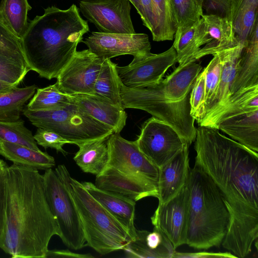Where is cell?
<instances>
[{
	"label": "cell",
	"mask_w": 258,
	"mask_h": 258,
	"mask_svg": "<svg viewBox=\"0 0 258 258\" xmlns=\"http://www.w3.org/2000/svg\"><path fill=\"white\" fill-rule=\"evenodd\" d=\"M205 67V111L213 100L219 84L221 62L218 52Z\"/></svg>",
	"instance_id": "cell-38"
},
{
	"label": "cell",
	"mask_w": 258,
	"mask_h": 258,
	"mask_svg": "<svg viewBox=\"0 0 258 258\" xmlns=\"http://www.w3.org/2000/svg\"><path fill=\"white\" fill-rule=\"evenodd\" d=\"M73 101L70 95L61 92L56 83L43 88H37L26 108L32 111L58 109Z\"/></svg>",
	"instance_id": "cell-33"
},
{
	"label": "cell",
	"mask_w": 258,
	"mask_h": 258,
	"mask_svg": "<svg viewBox=\"0 0 258 258\" xmlns=\"http://www.w3.org/2000/svg\"><path fill=\"white\" fill-rule=\"evenodd\" d=\"M73 103L95 119L120 133L126 124L127 114L122 107L94 94L70 95Z\"/></svg>",
	"instance_id": "cell-19"
},
{
	"label": "cell",
	"mask_w": 258,
	"mask_h": 258,
	"mask_svg": "<svg viewBox=\"0 0 258 258\" xmlns=\"http://www.w3.org/2000/svg\"><path fill=\"white\" fill-rule=\"evenodd\" d=\"M24 115L37 127L51 130L73 144L109 137L113 130L98 121L72 103L63 107L32 111L24 109Z\"/></svg>",
	"instance_id": "cell-8"
},
{
	"label": "cell",
	"mask_w": 258,
	"mask_h": 258,
	"mask_svg": "<svg viewBox=\"0 0 258 258\" xmlns=\"http://www.w3.org/2000/svg\"><path fill=\"white\" fill-rule=\"evenodd\" d=\"M81 42L92 52L103 59L129 54L134 56L131 62L135 63L152 54L148 35L145 33L92 32Z\"/></svg>",
	"instance_id": "cell-12"
},
{
	"label": "cell",
	"mask_w": 258,
	"mask_h": 258,
	"mask_svg": "<svg viewBox=\"0 0 258 258\" xmlns=\"http://www.w3.org/2000/svg\"><path fill=\"white\" fill-rule=\"evenodd\" d=\"M202 70V67L195 62L177 67L159 82L165 97L173 102L184 99L190 94L196 78Z\"/></svg>",
	"instance_id": "cell-24"
},
{
	"label": "cell",
	"mask_w": 258,
	"mask_h": 258,
	"mask_svg": "<svg viewBox=\"0 0 258 258\" xmlns=\"http://www.w3.org/2000/svg\"><path fill=\"white\" fill-rule=\"evenodd\" d=\"M199 21L190 28L174 34L172 46L176 52V61L179 63L178 67H182L190 62H196L194 57L198 51L196 37Z\"/></svg>",
	"instance_id": "cell-35"
},
{
	"label": "cell",
	"mask_w": 258,
	"mask_h": 258,
	"mask_svg": "<svg viewBox=\"0 0 258 258\" xmlns=\"http://www.w3.org/2000/svg\"><path fill=\"white\" fill-rule=\"evenodd\" d=\"M229 20L237 40L245 44L258 23V0H234Z\"/></svg>",
	"instance_id": "cell-27"
},
{
	"label": "cell",
	"mask_w": 258,
	"mask_h": 258,
	"mask_svg": "<svg viewBox=\"0 0 258 258\" xmlns=\"http://www.w3.org/2000/svg\"><path fill=\"white\" fill-rule=\"evenodd\" d=\"M159 82L130 88L120 84V96L123 109L145 111L170 125L189 145L195 141L197 128L190 115L189 94L178 102L168 100Z\"/></svg>",
	"instance_id": "cell-7"
},
{
	"label": "cell",
	"mask_w": 258,
	"mask_h": 258,
	"mask_svg": "<svg viewBox=\"0 0 258 258\" xmlns=\"http://www.w3.org/2000/svg\"><path fill=\"white\" fill-rule=\"evenodd\" d=\"M190 257V258H207V257H237L230 252H212L200 251L197 252H179L175 251L173 258Z\"/></svg>",
	"instance_id": "cell-43"
},
{
	"label": "cell",
	"mask_w": 258,
	"mask_h": 258,
	"mask_svg": "<svg viewBox=\"0 0 258 258\" xmlns=\"http://www.w3.org/2000/svg\"><path fill=\"white\" fill-rule=\"evenodd\" d=\"M194 142L195 165L215 183L230 215L221 244L245 257L258 237V153L208 126L197 128Z\"/></svg>",
	"instance_id": "cell-1"
},
{
	"label": "cell",
	"mask_w": 258,
	"mask_h": 258,
	"mask_svg": "<svg viewBox=\"0 0 258 258\" xmlns=\"http://www.w3.org/2000/svg\"><path fill=\"white\" fill-rule=\"evenodd\" d=\"M209 127L222 131L258 153V106L253 102L241 99L232 102L213 119Z\"/></svg>",
	"instance_id": "cell-10"
},
{
	"label": "cell",
	"mask_w": 258,
	"mask_h": 258,
	"mask_svg": "<svg viewBox=\"0 0 258 258\" xmlns=\"http://www.w3.org/2000/svg\"><path fill=\"white\" fill-rule=\"evenodd\" d=\"M189 198L187 181L175 197L164 204H159L151 217L154 226L165 234L175 249L186 244Z\"/></svg>",
	"instance_id": "cell-15"
},
{
	"label": "cell",
	"mask_w": 258,
	"mask_h": 258,
	"mask_svg": "<svg viewBox=\"0 0 258 258\" xmlns=\"http://www.w3.org/2000/svg\"><path fill=\"white\" fill-rule=\"evenodd\" d=\"M108 137L90 141L78 146L73 159L85 173L96 176L105 168L108 160Z\"/></svg>",
	"instance_id": "cell-26"
},
{
	"label": "cell",
	"mask_w": 258,
	"mask_h": 258,
	"mask_svg": "<svg viewBox=\"0 0 258 258\" xmlns=\"http://www.w3.org/2000/svg\"><path fill=\"white\" fill-rule=\"evenodd\" d=\"M189 146L185 144L176 155L159 168V204L173 198L187 182L190 168Z\"/></svg>",
	"instance_id": "cell-18"
},
{
	"label": "cell",
	"mask_w": 258,
	"mask_h": 258,
	"mask_svg": "<svg viewBox=\"0 0 258 258\" xmlns=\"http://www.w3.org/2000/svg\"><path fill=\"white\" fill-rule=\"evenodd\" d=\"M79 10L100 32L135 33L128 0H81Z\"/></svg>",
	"instance_id": "cell-13"
},
{
	"label": "cell",
	"mask_w": 258,
	"mask_h": 258,
	"mask_svg": "<svg viewBox=\"0 0 258 258\" xmlns=\"http://www.w3.org/2000/svg\"><path fill=\"white\" fill-rule=\"evenodd\" d=\"M0 55L27 66L22 50L21 40L14 35L1 21Z\"/></svg>",
	"instance_id": "cell-36"
},
{
	"label": "cell",
	"mask_w": 258,
	"mask_h": 258,
	"mask_svg": "<svg viewBox=\"0 0 258 258\" xmlns=\"http://www.w3.org/2000/svg\"><path fill=\"white\" fill-rule=\"evenodd\" d=\"M33 85L23 88L17 86L0 93V121H15L20 118L25 103L37 90Z\"/></svg>",
	"instance_id": "cell-29"
},
{
	"label": "cell",
	"mask_w": 258,
	"mask_h": 258,
	"mask_svg": "<svg viewBox=\"0 0 258 258\" xmlns=\"http://www.w3.org/2000/svg\"><path fill=\"white\" fill-rule=\"evenodd\" d=\"M205 68L196 78L189 94L190 115L198 123L203 119L205 111Z\"/></svg>",
	"instance_id": "cell-37"
},
{
	"label": "cell",
	"mask_w": 258,
	"mask_h": 258,
	"mask_svg": "<svg viewBox=\"0 0 258 258\" xmlns=\"http://www.w3.org/2000/svg\"><path fill=\"white\" fill-rule=\"evenodd\" d=\"M255 86H258V23L242 50L230 97L243 89Z\"/></svg>",
	"instance_id": "cell-22"
},
{
	"label": "cell",
	"mask_w": 258,
	"mask_h": 258,
	"mask_svg": "<svg viewBox=\"0 0 258 258\" xmlns=\"http://www.w3.org/2000/svg\"><path fill=\"white\" fill-rule=\"evenodd\" d=\"M6 223L0 248L13 258H46L49 241L59 236L46 199L43 175L13 164L7 171Z\"/></svg>",
	"instance_id": "cell-2"
},
{
	"label": "cell",
	"mask_w": 258,
	"mask_h": 258,
	"mask_svg": "<svg viewBox=\"0 0 258 258\" xmlns=\"http://www.w3.org/2000/svg\"><path fill=\"white\" fill-rule=\"evenodd\" d=\"M8 166L0 159V243L2 240L6 223L7 199V171Z\"/></svg>",
	"instance_id": "cell-41"
},
{
	"label": "cell",
	"mask_w": 258,
	"mask_h": 258,
	"mask_svg": "<svg viewBox=\"0 0 258 258\" xmlns=\"http://www.w3.org/2000/svg\"><path fill=\"white\" fill-rule=\"evenodd\" d=\"M176 249L158 227L152 231L136 230V236L123 249L127 257L173 258Z\"/></svg>",
	"instance_id": "cell-20"
},
{
	"label": "cell",
	"mask_w": 258,
	"mask_h": 258,
	"mask_svg": "<svg viewBox=\"0 0 258 258\" xmlns=\"http://www.w3.org/2000/svg\"><path fill=\"white\" fill-rule=\"evenodd\" d=\"M46 257H70V258H92L90 254H81L75 253L69 249L48 250Z\"/></svg>",
	"instance_id": "cell-45"
},
{
	"label": "cell",
	"mask_w": 258,
	"mask_h": 258,
	"mask_svg": "<svg viewBox=\"0 0 258 258\" xmlns=\"http://www.w3.org/2000/svg\"><path fill=\"white\" fill-rule=\"evenodd\" d=\"M244 44L239 42L236 45L218 52L221 62L219 84L213 100L207 108L204 117L199 122L214 114L229 99L236 74L237 62Z\"/></svg>",
	"instance_id": "cell-23"
},
{
	"label": "cell",
	"mask_w": 258,
	"mask_h": 258,
	"mask_svg": "<svg viewBox=\"0 0 258 258\" xmlns=\"http://www.w3.org/2000/svg\"><path fill=\"white\" fill-rule=\"evenodd\" d=\"M239 42L230 20L215 14H203L198 24L196 37L198 51L194 60L207 55H214Z\"/></svg>",
	"instance_id": "cell-17"
},
{
	"label": "cell",
	"mask_w": 258,
	"mask_h": 258,
	"mask_svg": "<svg viewBox=\"0 0 258 258\" xmlns=\"http://www.w3.org/2000/svg\"><path fill=\"white\" fill-rule=\"evenodd\" d=\"M136 142L141 152L158 168L187 144L170 125L153 116L142 124Z\"/></svg>",
	"instance_id": "cell-11"
},
{
	"label": "cell",
	"mask_w": 258,
	"mask_h": 258,
	"mask_svg": "<svg viewBox=\"0 0 258 258\" xmlns=\"http://www.w3.org/2000/svg\"><path fill=\"white\" fill-rule=\"evenodd\" d=\"M103 60L88 49L76 51L56 78L58 89L69 95L94 94V84Z\"/></svg>",
	"instance_id": "cell-14"
},
{
	"label": "cell",
	"mask_w": 258,
	"mask_h": 258,
	"mask_svg": "<svg viewBox=\"0 0 258 258\" xmlns=\"http://www.w3.org/2000/svg\"><path fill=\"white\" fill-rule=\"evenodd\" d=\"M89 194L126 230L131 239L136 236L134 224L136 201L122 195L101 189L91 182H82Z\"/></svg>",
	"instance_id": "cell-21"
},
{
	"label": "cell",
	"mask_w": 258,
	"mask_h": 258,
	"mask_svg": "<svg viewBox=\"0 0 258 258\" xmlns=\"http://www.w3.org/2000/svg\"><path fill=\"white\" fill-rule=\"evenodd\" d=\"M30 71L27 66L0 55V80L18 86Z\"/></svg>",
	"instance_id": "cell-39"
},
{
	"label": "cell",
	"mask_w": 258,
	"mask_h": 258,
	"mask_svg": "<svg viewBox=\"0 0 258 258\" xmlns=\"http://www.w3.org/2000/svg\"><path fill=\"white\" fill-rule=\"evenodd\" d=\"M176 52L172 46L165 51L153 54L135 63L125 66H116L118 76L125 87L133 88L158 83L167 70L174 64Z\"/></svg>",
	"instance_id": "cell-16"
},
{
	"label": "cell",
	"mask_w": 258,
	"mask_h": 258,
	"mask_svg": "<svg viewBox=\"0 0 258 258\" xmlns=\"http://www.w3.org/2000/svg\"><path fill=\"white\" fill-rule=\"evenodd\" d=\"M170 6L175 33L194 25L204 14L201 0H170Z\"/></svg>",
	"instance_id": "cell-31"
},
{
	"label": "cell",
	"mask_w": 258,
	"mask_h": 258,
	"mask_svg": "<svg viewBox=\"0 0 258 258\" xmlns=\"http://www.w3.org/2000/svg\"><path fill=\"white\" fill-rule=\"evenodd\" d=\"M66 185L78 209L86 240V245L101 255L122 250L131 240L124 227L73 178L63 164L55 169Z\"/></svg>",
	"instance_id": "cell-6"
},
{
	"label": "cell",
	"mask_w": 258,
	"mask_h": 258,
	"mask_svg": "<svg viewBox=\"0 0 258 258\" xmlns=\"http://www.w3.org/2000/svg\"><path fill=\"white\" fill-rule=\"evenodd\" d=\"M0 140L40 150L31 131L20 118L15 121H0Z\"/></svg>",
	"instance_id": "cell-34"
},
{
	"label": "cell",
	"mask_w": 258,
	"mask_h": 258,
	"mask_svg": "<svg viewBox=\"0 0 258 258\" xmlns=\"http://www.w3.org/2000/svg\"><path fill=\"white\" fill-rule=\"evenodd\" d=\"M0 155L14 164L46 170L55 165L54 158L47 152L0 140Z\"/></svg>",
	"instance_id": "cell-25"
},
{
	"label": "cell",
	"mask_w": 258,
	"mask_h": 258,
	"mask_svg": "<svg viewBox=\"0 0 258 258\" xmlns=\"http://www.w3.org/2000/svg\"><path fill=\"white\" fill-rule=\"evenodd\" d=\"M153 27V40H172L175 33L171 14L170 0H151Z\"/></svg>",
	"instance_id": "cell-32"
},
{
	"label": "cell",
	"mask_w": 258,
	"mask_h": 258,
	"mask_svg": "<svg viewBox=\"0 0 258 258\" xmlns=\"http://www.w3.org/2000/svg\"><path fill=\"white\" fill-rule=\"evenodd\" d=\"M130 3L133 4L141 17L142 21L144 18L143 9L140 0H128Z\"/></svg>",
	"instance_id": "cell-46"
},
{
	"label": "cell",
	"mask_w": 258,
	"mask_h": 258,
	"mask_svg": "<svg viewBox=\"0 0 258 258\" xmlns=\"http://www.w3.org/2000/svg\"><path fill=\"white\" fill-rule=\"evenodd\" d=\"M190 198L186 244L207 249L221 245L230 215L218 187L210 176L195 164L187 180Z\"/></svg>",
	"instance_id": "cell-5"
},
{
	"label": "cell",
	"mask_w": 258,
	"mask_h": 258,
	"mask_svg": "<svg viewBox=\"0 0 258 258\" xmlns=\"http://www.w3.org/2000/svg\"><path fill=\"white\" fill-rule=\"evenodd\" d=\"M144 14L143 25L151 32L153 27V15L151 0H140Z\"/></svg>",
	"instance_id": "cell-44"
},
{
	"label": "cell",
	"mask_w": 258,
	"mask_h": 258,
	"mask_svg": "<svg viewBox=\"0 0 258 258\" xmlns=\"http://www.w3.org/2000/svg\"><path fill=\"white\" fill-rule=\"evenodd\" d=\"M34 138L37 145L44 148L55 149L57 152H60L64 156L68 154L63 147L65 144H73L71 142L66 139L56 132L51 130L37 127Z\"/></svg>",
	"instance_id": "cell-40"
},
{
	"label": "cell",
	"mask_w": 258,
	"mask_h": 258,
	"mask_svg": "<svg viewBox=\"0 0 258 258\" xmlns=\"http://www.w3.org/2000/svg\"><path fill=\"white\" fill-rule=\"evenodd\" d=\"M47 202L60 232L59 237L69 248L78 250L86 245L81 218L66 185L52 168L43 174Z\"/></svg>",
	"instance_id": "cell-9"
},
{
	"label": "cell",
	"mask_w": 258,
	"mask_h": 258,
	"mask_svg": "<svg viewBox=\"0 0 258 258\" xmlns=\"http://www.w3.org/2000/svg\"><path fill=\"white\" fill-rule=\"evenodd\" d=\"M107 144V164L96 176L95 186L136 202L148 197L158 198L159 168L141 152L136 141L113 133L108 137Z\"/></svg>",
	"instance_id": "cell-4"
},
{
	"label": "cell",
	"mask_w": 258,
	"mask_h": 258,
	"mask_svg": "<svg viewBox=\"0 0 258 258\" xmlns=\"http://www.w3.org/2000/svg\"><path fill=\"white\" fill-rule=\"evenodd\" d=\"M110 59L103 60L94 87V94L122 107L120 96V80L116 66Z\"/></svg>",
	"instance_id": "cell-30"
},
{
	"label": "cell",
	"mask_w": 258,
	"mask_h": 258,
	"mask_svg": "<svg viewBox=\"0 0 258 258\" xmlns=\"http://www.w3.org/2000/svg\"><path fill=\"white\" fill-rule=\"evenodd\" d=\"M31 9L28 0H1L0 21L21 40L28 26V14Z\"/></svg>",
	"instance_id": "cell-28"
},
{
	"label": "cell",
	"mask_w": 258,
	"mask_h": 258,
	"mask_svg": "<svg viewBox=\"0 0 258 258\" xmlns=\"http://www.w3.org/2000/svg\"><path fill=\"white\" fill-rule=\"evenodd\" d=\"M234 0H201L207 14H215L229 20L231 8Z\"/></svg>",
	"instance_id": "cell-42"
},
{
	"label": "cell",
	"mask_w": 258,
	"mask_h": 258,
	"mask_svg": "<svg viewBox=\"0 0 258 258\" xmlns=\"http://www.w3.org/2000/svg\"><path fill=\"white\" fill-rule=\"evenodd\" d=\"M89 31L76 5L66 10L54 6L44 9L29 22L21 39L27 66L42 78H56Z\"/></svg>",
	"instance_id": "cell-3"
},
{
	"label": "cell",
	"mask_w": 258,
	"mask_h": 258,
	"mask_svg": "<svg viewBox=\"0 0 258 258\" xmlns=\"http://www.w3.org/2000/svg\"><path fill=\"white\" fill-rule=\"evenodd\" d=\"M17 86L0 80V93L7 91Z\"/></svg>",
	"instance_id": "cell-47"
}]
</instances>
